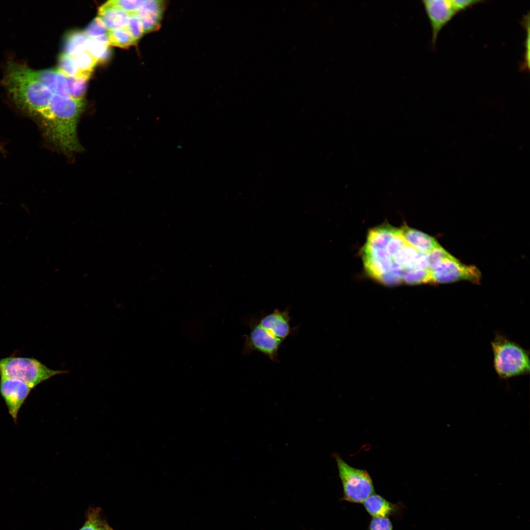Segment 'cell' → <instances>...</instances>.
Here are the masks:
<instances>
[{
  "mask_svg": "<svg viewBox=\"0 0 530 530\" xmlns=\"http://www.w3.org/2000/svg\"><path fill=\"white\" fill-rule=\"evenodd\" d=\"M84 106L83 101L53 94L48 107L37 118L48 141L64 153L82 149L77 126Z\"/></svg>",
  "mask_w": 530,
  "mask_h": 530,
  "instance_id": "1",
  "label": "cell"
},
{
  "mask_svg": "<svg viewBox=\"0 0 530 530\" xmlns=\"http://www.w3.org/2000/svg\"><path fill=\"white\" fill-rule=\"evenodd\" d=\"M4 83L15 103L36 119L53 95L34 77L31 68L14 63L7 67Z\"/></svg>",
  "mask_w": 530,
  "mask_h": 530,
  "instance_id": "2",
  "label": "cell"
},
{
  "mask_svg": "<svg viewBox=\"0 0 530 530\" xmlns=\"http://www.w3.org/2000/svg\"><path fill=\"white\" fill-rule=\"evenodd\" d=\"M491 346L494 369L500 378L507 379L529 372V354L520 345L498 335Z\"/></svg>",
  "mask_w": 530,
  "mask_h": 530,
  "instance_id": "3",
  "label": "cell"
},
{
  "mask_svg": "<svg viewBox=\"0 0 530 530\" xmlns=\"http://www.w3.org/2000/svg\"><path fill=\"white\" fill-rule=\"evenodd\" d=\"M67 372L51 369L33 358L10 356L0 359V378L20 379L32 389L53 376Z\"/></svg>",
  "mask_w": 530,
  "mask_h": 530,
  "instance_id": "4",
  "label": "cell"
},
{
  "mask_svg": "<svg viewBox=\"0 0 530 530\" xmlns=\"http://www.w3.org/2000/svg\"><path fill=\"white\" fill-rule=\"evenodd\" d=\"M334 458L343 488V500L361 504L375 493L372 478L367 471L351 466L338 454Z\"/></svg>",
  "mask_w": 530,
  "mask_h": 530,
  "instance_id": "5",
  "label": "cell"
},
{
  "mask_svg": "<svg viewBox=\"0 0 530 530\" xmlns=\"http://www.w3.org/2000/svg\"><path fill=\"white\" fill-rule=\"evenodd\" d=\"M430 271L431 283H449L461 280L478 283L481 279V273L477 267L464 265L452 256Z\"/></svg>",
  "mask_w": 530,
  "mask_h": 530,
  "instance_id": "6",
  "label": "cell"
},
{
  "mask_svg": "<svg viewBox=\"0 0 530 530\" xmlns=\"http://www.w3.org/2000/svg\"><path fill=\"white\" fill-rule=\"evenodd\" d=\"M283 341L264 329L256 321L251 324L249 335L246 339L244 350L250 353L259 351L273 362L278 361V351Z\"/></svg>",
  "mask_w": 530,
  "mask_h": 530,
  "instance_id": "7",
  "label": "cell"
},
{
  "mask_svg": "<svg viewBox=\"0 0 530 530\" xmlns=\"http://www.w3.org/2000/svg\"><path fill=\"white\" fill-rule=\"evenodd\" d=\"M432 31L431 44L434 47L442 28L458 12L451 0H423Z\"/></svg>",
  "mask_w": 530,
  "mask_h": 530,
  "instance_id": "8",
  "label": "cell"
},
{
  "mask_svg": "<svg viewBox=\"0 0 530 530\" xmlns=\"http://www.w3.org/2000/svg\"><path fill=\"white\" fill-rule=\"evenodd\" d=\"M32 388L26 382L11 378H0V393L15 422L19 411Z\"/></svg>",
  "mask_w": 530,
  "mask_h": 530,
  "instance_id": "9",
  "label": "cell"
},
{
  "mask_svg": "<svg viewBox=\"0 0 530 530\" xmlns=\"http://www.w3.org/2000/svg\"><path fill=\"white\" fill-rule=\"evenodd\" d=\"M276 338L284 341L292 332L290 317L287 310H275L257 321Z\"/></svg>",
  "mask_w": 530,
  "mask_h": 530,
  "instance_id": "10",
  "label": "cell"
},
{
  "mask_svg": "<svg viewBox=\"0 0 530 530\" xmlns=\"http://www.w3.org/2000/svg\"><path fill=\"white\" fill-rule=\"evenodd\" d=\"M163 8L161 1L142 0L136 13L142 22L145 33L152 31L159 26Z\"/></svg>",
  "mask_w": 530,
  "mask_h": 530,
  "instance_id": "11",
  "label": "cell"
},
{
  "mask_svg": "<svg viewBox=\"0 0 530 530\" xmlns=\"http://www.w3.org/2000/svg\"><path fill=\"white\" fill-rule=\"evenodd\" d=\"M400 230L406 242L422 253L428 254L441 246L434 238L417 230L405 226Z\"/></svg>",
  "mask_w": 530,
  "mask_h": 530,
  "instance_id": "12",
  "label": "cell"
},
{
  "mask_svg": "<svg viewBox=\"0 0 530 530\" xmlns=\"http://www.w3.org/2000/svg\"><path fill=\"white\" fill-rule=\"evenodd\" d=\"M129 14L107 1L102 5L98 10V17L108 31L125 28L128 22Z\"/></svg>",
  "mask_w": 530,
  "mask_h": 530,
  "instance_id": "13",
  "label": "cell"
},
{
  "mask_svg": "<svg viewBox=\"0 0 530 530\" xmlns=\"http://www.w3.org/2000/svg\"><path fill=\"white\" fill-rule=\"evenodd\" d=\"M363 504L368 513L372 517H388L398 509L396 504L389 502L381 496L375 493L368 497Z\"/></svg>",
  "mask_w": 530,
  "mask_h": 530,
  "instance_id": "14",
  "label": "cell"
},
{
  "mask_svg": "<svg viewBox=\"0 0 530 530\" xmlns=\"http://www.w3.org/2000/svg\"><path fill=\"white\" fill-rule=\"evenodd\" d=\"M89 38L84 31H74L68 33L63 42V53L75 56L86 51Z\"/></svg>",
  "mask_w": 530,
  "mask_h": 530,
  "instance_id": "15",
  "label": "cell"
},
{
  "mask_svg": "<svg viewBox=\"0 0 530 530\" xmlns=\"http://www.w3.org/2000/svg\"><path fill=\"white\" fill-rule=\"evenodd\" d=\"M109 45L107 34L97 38H89L87 51L97 60L98 62H103L110 56Z\"/></svg>",
  "mask_w": 530,
  "mask_h": 530,
  "instance_id": "16",
  "label": "cell"
},
{
  "mask_svg": "<svg viewBox=\"0 0 530 530\" xmlns=\"http://www.w3.org/2000/svg\"><path fill=\"white\" fill-rule=\"evenodd\" d=\"M73 57L80 71V78L87 80L98 63L97 60L87 51Z\"/></svg>",
  "mask_w": 530,
  "mask_h": 530,
  "instance_id": "17",
  "label": "cell"
},
{
  "mask_svg": "<svg viewBox=\"0 0 530 530\" xmlns=\"http://www.w3.org/2000/svg\"><path fill=\"white\" fill-rule=\"evenodd\" d=\"M107 36L109 45L120 48H126L136 43L125 28L109 30Z\"/></svg>",
  "mask_w": 530,
  "mask_h": 530,
  "instance_id": "18",
  "label": "cell"
},
{
  "mask_svg": "<svg viewBox=\"0 0 530 530\" xmlns=\"http://www.w3.org/2000/svg\"><path fill=\"white\" fill-rule=\"evenodd\" d=\"M57 70L66 77L80 78L74 57L65 53H62L59 56Z\"/></svg>",
  "mask_w": 530,
  "mask_h": 530,
  "instance_id": "19",
  "label": "cell"
},
{
  "mask_svg": "<svg viewBox=\"0 0 530 530\" xmlns=\"http://www.w3.org/2000/svg\"><path fill=\"white\" fill-rule=\"evenodd\" d=\"M402 282L409 284L431 283V271L426 268L410 270L403 275Z\"/></svg>",
  "mask_w": 530,
  "mask_h": 530,
  "instance_id": "20",
  "label": "cell"
},
{
  "mask_svg": "<svg viewBox=\"0 0 530 530\" xmlns=\"http://www.w3.org/2000/svg\"><path fill=\"white\" fill-rule=\"evenodd\" d=\"M111 528L102 518L99 510L89 511L84 525L80 530H109Z\"/></svg>",
  "mask_w": 530,
  "mask_h": 530,
  "instance_id": "21",
  "label": "cell"
},
{
  "mask_svg": "<svg viewBox=\"0 0 530 530\" xmlns=\"http://www.w3.org/2000/svg\"><path fill=\"white\" fill-rule=\"evenodd\" d=\"M34 77L53 94L55 93V86L57 69H47L35 70L31 69Z\"/></svg>",
  "mask_w": 530,
  "mask_h": 530,
  "instance_id": "22",
  "label": "cell"
},
{
  "mask_svg": "<svg viewBox=\"0 0 530 530\" xmlns=\"http://www.w3.org/2000/svg\"><path fill=\"white\" fill-rule=\"evenodd\" d=\"M69 96L83 101L85 95L87 80L75 77H67Z\"/></svg>",
  "mask_w": 530,
  "mask_h": 530,
  "instance_id": "23",
  "label": "cell"
},
{
  "mask_svg": "<svg viewBox=\"0 0 530 530\" xmlns=\"http://www.w3.org/2000/svg\"><path fill=\"white\" fill-rule=\"evenodd\" d=\"M125 28L136 42L145 33L142 22L136 12L129 14L128 22Z\"/></svg>",
  "mask_w": 530,
  "mask_h": 530,
  "instance_id": "24",
  "label": "cell"
},
{
  "mask_svg": "<svg viewBox=\"0 0 530 530\" xmlns=\"http://www.w3.org/2000/svg\"><path fill=\"white\" fill-rule=\"evenodd\" d=\"M108 30L98 17L87 26L84 32L89 38H97L107 35Z\"/></svg>",
  "mask_w": 530,
  "mask_h": 530,
  "instance_id": "25",
  "label": "cell"
},
{
  "mask_svg": "<svg viewBox=\"0 0 530 530\" xmlns=\"http://www.w3.org/2000/svg\"><path fill=\"white\" fill-rule=\"evenodd\" d=\"M451 256L441 246L434 249L427 254L428 269H432L437 265Z\"/></svg>",
  "mask_w": 530,
  "mask_h": 530,
  "instance_id": "26",
  "label": "cell"
},
{
  "mask_svg": "<svg viewBox=\"0 0 530 530\" xmlns=\"http://www.w3.org/2000/svg\"><path fill=\"white\" fill-rule=\"evenodd\" d=\"M107 2L130 14L136 12L142 0H112Z\"/></svg>",
  "mask_w": 530,
  "mask_h": 530,
  "instance_id": "27",
  "label": "cell"
},
{
  "mask_svg": "<svg viewBox=\"0 0 530 530\" xmlns=\"http://www.w3.org/2000/svg\"><path fill=\"white\" fill-rule=\"evenodd\" d=\"M54 94L63 97L69 96L67 77L57 69Z\"/></svg>",
  "mask_w": 530,
  "mask_h": 530,
  "instance_id": "28",
  "label": "cell"
},
{
  "mask_svg": "<svg viewBox=\"0 0 530 530\" xmlns=\"http://www.w3.org/2000/svg\"><path fill=\"white\" fill-rule=\"evenodd\" d=\"M368 530H393V525L388 517H373Z\"/></svg>",
  "mask_w": 530,
  "mask_h": 530,
  "instance_id": "29",
  "label": "cell"
},
{
  "mask_svg": "<svg viewBox=\"0 0 530 530\" xmlns=\"http://www.w3.org/2000/svg\"><path fill=\"white\" fill-rule=\"evenodd\" d=\"M525 27L527 28V35L526 37V40L525 42V53L524 55V61L523 63V67L525 68L529 69L530 66V22H529V15L525 19Z\"/></svg>",
  "mask_w": 530,
  "mask_h": 530,
  "instance_id": "30",
  "label": "cell"
},
{
  "mask_svg": "<svg viewBox=\"0 0 530 530\" xmlns=\"http://www.w3.org/2000/svg\"><path fill=\"white\" fill-rule=\"evenodd\" d=\"M458 12L477 3L482 2L480 0H451Z\"/></svg>",
  "mask_w": 530,
  "mask_h": 530,
  "instance_id": "31",
  "label": "cell"
},
{
  "mask_svg": "<svg viewBox=\"0 0 530 530\" xmlns=\"http://www.w3.org/2000/svg\"><path fill=\"white\" fill-rule=\"evenodd\" d=\"M109 530H113V529L112 528H111Z\"/></svg>",
  "mask_w": 530,
  "mask_h": 530,
  "instance_id": "32",
  "label": "cell"
}]
</instances>
